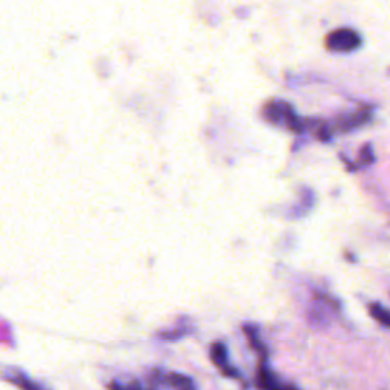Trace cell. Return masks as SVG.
Masks as SVG:
<instances>
[{"label": "cell", "instance_id": "obj_1", "mask_svg": "<svg viewBox=\"0 0 390 390\" xmlns=\"http://www.w3.org/2000/svg\"><path fill=\"white\" fill-rule=\"evenodd\" d=\"M264 116L276 126H284L291 131H302L303 123L294 113L293 107L285 101H270L264 107Z\"/></svg>", "mask_w": 390, "mask_h": 390}, {"label": "cell", "instance_id": "obj_2", "mask_svg": "<svg viewBox=\"0 0 390 390\" xmlns=\"http://www.w3.org/2000/svg\"><path fill=\"white\" fill-rule=\"evenodd\" d=\"M325 44L332 52H352L361 44L358 32L349 28H340V30L332 31L327 35Z\"/></svg>", "mask_w": 390, "mask_h": 390}, {"label": "cell", "instance_id": "obj_3", "mask_svg": "<svg viewBox=\"0 0 390 390\" xmlns=\"http://www.w3.org/2000/svg\"><path fill=\"white\" fill-rule=\"evenodd\" d=\"M211 360H212V363L218 369H220L226 377H231V378L240 377L238 370L229 365V352H227V348L224 343H220V341H218V343L212 345Z\"/></svg>", "mask_w": 390, "mask_h": 390}, {"label": "cell", "instance_id": "obj_4", "mask_svg": "<svg viewBox=\"0 0 390 390\" xmlns=\"http://www.w3.org/2000/svg\"><path fill=\"white\" fill-rule=\"evenodd\" d=\"M370 116V110H360L357 113H354V115H349V116H343L339 122H337V127L340 130H345V131H349L352 128H357L358 126H361V123H366V121L369 119Z\"/></svg>", "mask_w": 390, "mask_h": 390}, {"label": "cell", "instance_id": "obj_5", "mask_svg": "<svg viewBox=\"0 0 390 390\" xmlns=\"http://www.w3.org/2000/svg\"><path fill=\"white\" fill-rule=\"evenodd\" d=\"M369 312H370V316H372L375 320H378L379 323H382V325L389 327V323H390L389 312L382 305H379V303H372V305L369 307Z\"/></svg>", "mask_w": 390, "mask_h": 390}, {"label": "cell", "instance_id": "obj_6", "mask_svg": "<svg viewBox=\"0 0 390 390\" xmlns=\"http://www.w3.org/2000/svg\"><path fill=\"white\" fill-rule=\"evenodd\" d=\"M13 382L16 383V386H18L22 390H46L42 386H39L37 383L31 382L30 378H26L23 375H18L17 378H13Z\"/></svg>", "mask_w": 390, "mask_h": 390}, {"label": "cell", "instance_id": "obj_7", "mask_svg": "<svg viewBox=\"0 0 390 390\" xmlns=\"http://www.w3.org/2000/svg\"><path fill=\"white\" fill-rule=\"evenodd\" d=\"M189 332H191V329H188L186 327H182V328H177L176 331L164 332V334H160V337L165 339V340H177L180 337H185L186 334H189Z\"/></svg>", "mask_w": 390, "mask_h": 390}, {"label": "cell", "instance_id": "obj_8", "mask_svg": "<svg viewBox=\"0 0 390 390\" xmlns=\"http://www.w3.org/2000/svg\"><path fill=\"white\" fill-rule=\"evenodd\" d=\"M109 387H110V390H144V387H142V384L139 382H131L127 384H121V383L113 382Z\"/></svg>", "mask_w": 390, "mask_h": 390}]
</instances>
